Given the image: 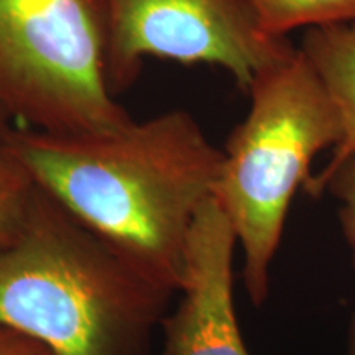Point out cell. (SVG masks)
Returning a JSON list of instances; mask_svg holds the SVG:
<instances>
[{"label":"cell","mask_w":355,"mask_h":355,"mask_svg":"<svg viewBox=\"0 0 355 355\" xmlns=\"http://www.w3.org/2000/svg\"><path fill=\"white\" fill-rule=\"evenodd\" d=\"M7 145L84 227L155 285L180 291L191 227L222 163L188 110L86 135L13 128Z\"/></svg>","instance_id":"obj_1"},{"label":"cell","mask_w":355,"mask_h":355,"mask_svg":"<svg viewBox=\"0 0 355 355\" xmlns=\"http://www.w3.org/2000/svg\"><path fill=\"white\" fill-rule=\"evenodd\" d=\"M171 295L38 186L20 235L0 254V324L56 355H146Z\"/></svg>","instance_id":"obj_2"},{"label":"cell","mask_w":355,"mask_h":355,"mask_svg":"<svg viewBox=\"0 0 355 355\" xmlns=\"http://www.w3.org/2000/svg\"><path fill=\"white\" fill-rule=\"evenodd\" d=\"M247 94L250 107L225 141L212 196L243 250L250 301L261 306L293 198L309 183L313 159L340 140V121L296 46L261 71Z\"/></svg>","instance_id":"obj_3"},{"label":"cell","mask_w":355,"mask_h":355,"mask_svg":"<svg viewBox=\"0 0 355 355\" xmlns=\"http://www.w3.org/2000/svg\"><path fill=\"white\" fill-rule=\"evenodd\" d=\"M0 105L58 135L133 121L105 84L94 0H0Z\"/></svg>","instance_id":"obj_4"},{"label":"cell","mask_w":355,"mask_h":355,"mask_svg":"<svg viewBox=\"0 0 355 355\" xmlns=\"http://www.w3.org/2000/svg\"><path fill=\"white\" fill-rule=\"evenodd\" d=\"M110 94L127 91L146 58L227 71L248 91L261 71L290 53L255 24L243 0H94Z\"/></svg>","instance_id":"obj_5"},{"label":"cell","mask_w":355,"mask_h":355,"mask_svg":"<svg viewBox=\"0 0 355 355\" xmlns=\"http://www.w3.org/2000/svg\"><path fill=\"white\" fill-rule=\"evenodd\" d=\"M235 245L232 225L211 196L191 227L181 300L159 322L158 355H250L234 304Z\"/></svg>","instance_id":"obj_6"},{"label":"cell","mask_w":355,"mask_h":355,"mask_svg":"<svg viewBox=\"0 0 355 355\" xmlns=\"http://www.w3.org/2000/svg\"><path fill=\"white\" fill-rule=\"evenodd\" d=\"M300 50L339 114L340 140L321 170L329 171L355 155V20L306 30Z\"/></svg>","instance_id":"obj_7"},{"label":"cell","mask_w":355,"mask_h":355,"mask_svg":"<svg viewBox=\"0 0 355 355\" xmlns=\"http://www.w3.org/2000/svg\"><path fill=\"white\" fill-rule=\"evenodd\" d=\"M266 37L288 40L296 30L355 20V0H243Z\"/></svg>","instance_id":"obj_8"},{"label":"cell","mask_w":355,"mask_h":355,"mask_svg":"<svg viewBox=\"0 0 355 355\" xmlns=\"http://www.w3.org/2000/svg\"><path fill=\"white\" fill-rule=\"evenodd\" d=\"M37 193L33 178L8 148L0 144V254L17 241Z\"/></svg>","instance_id":"obj_9"},{"label":"cell","mask_w":355,"mask_h":355,"mask_svg":"<svg viewBox=\"0 0 355 355\" xmlns=\"http://www.w3.org/2000/svg\"><path fill=\"white\" fill-rule=\"evenodd\" d=\"M304 191L311 198H321L327 193L336 199L337 217L355 270V155L329 171L311 176Z\"/></svg>","instance_id":"obj_10"},{"label":"cell","mask_w":355,"mask_h":355,"mask_svg":"<svg viewBox=\"0 0 355 355\" xmlns=\"http://www.w3.org/2000/svg\"><path fill=\"white\" fill-rule=\"evenodd\" d=\"M0 355H56L35 337L0 324Z\"/></svg>","instance_id":"obj_11"},{"label":"cell","mask_w":355,"mask_h":355,"mask_svg":"<svg viewBox=\"0 0 355 355\" xmlns=\"http://www.w3.org/2000/svg\"><path fill=\"white\" fill-rule=\"evenodd\" d=\"M10 115H8L6 110L2 109V105H0V144H3V141H7L8 135H10L13 127L10 125Z\"/></svg>","instance_id":"obj_12"},{"label":"cell","mask_w":355,"mask_h":355,"mask_svg":"<svg viewBox=\"0 0 355 355\" xmlns=\"http://www.w3.org/2000/svg\"><path fill=\"white\" fill-rule=\"evenodd\" d=\"M347 355H355V311L352 314V319H350L349 326V340H347Z\"/></svg>","instance_id":"obj_13"}]
</instances>
